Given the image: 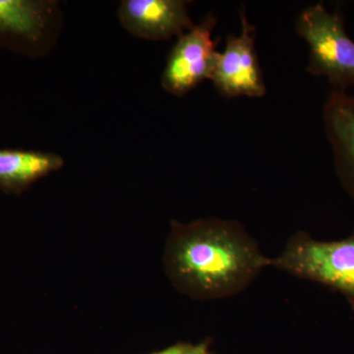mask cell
Instances as JSON below:
<instances>
[{"label":"cell","mask_w":354,"mask_h":354,"mask_svg":"<svg viewBox=\"0 0 354 354\" xmlns=\"http://www.w3.org/2000/svg\"><path fill=\"white\" fill-rule=\"evenodd\" d=\"M216 25L215 15L209 13L200 24L177 39L162 76V86L167 93L181 97L209 79L220 41L212 39Z\"/></svg>","instance_id":"cell-5"},{"label":"cell","mask_w":354,"mask_h":354,"mask_svg":"<svg viewBox=\"0 0 354 354\" xmlns=\"http://www.w3.org/2000/svg\"><path fill=\"white\" fill-rule=\"evenodd\" d=\"M323 118L337 178L354 200V94L332 91L324 106Z\"/></svg>","instance_id":"cell-8"},{"label":"cell","mask_w":354,"mask_h":354,"mask_svg":"<svg viewBox=\"0 0 354 354\" xmlns=\"http://www.w3.org/2000/svg\"><path fill=\"white\" fill-rule=\"evenodd\" d=\"M297 31L309 46V73L326 77L335 90L354 88V41L341 13L322 3L307 7L298 16Z\"/></svg>","instance_id":"cell-3"},{"label":"cell","mask_w":354,"mask_h":354,"mask_svg":"<svg viewBox=\"0 0 354 354\" xmlns=\"http://www.w3.org/2000/svg\"><path fill=\"white\" fill-rule=\"evenodd\" d=\"M151 354H216L211 351L209 341L193 344L191 342H177L169 348Z\"/></svg>","instance_id":"cell-10"},{"label":"cell","mask_w":354,"mask_h":354,"mask_svg":"<svg viewBox=\"0 0 354 354\" xmlns=\"http://www.w3.org/2000/svg\"><path fill=\"white\" fill-rule=\"evenodd\" d=\"M241 32L228 35L225 50L216 53L209 80L223 97H263L266 93L262 70L255 50V28L242 9Z\"/></svg>","instance_id":"cell-6"},{"label":"cell","mask_w":354,"mask_h":354,"mask_svg":"<svg viewBox=\"0 0 354 354\" xmlns=\"http://www.w3.org/2000/svg\"><path fill=\"white\" fill-rule=\"evenodd\" d=\"M62 28V11L53 0H0V48L41 58L53 50Z\"/></svg>","instance_id":"cell-4"},{"label":"cell","mask_w":354,"mask_h":354,"mask_svg":"<svg viewBox=\"0 0 354 354\" xmlns=\"http://www.w3.org/2000/svg\"><path fill=\"white\" fill-rule=\"evenodd\" d=\"M271 266L337 291L354 312V232L335 241H317L308 232H295Z\"/></svg>","instance_id":"cell-2"},{"label":"cell","mask_w":354,"mask_h":354,"mask_svg":"<svg viewBox=\"0 0 354 354\" xmlns=\"http://www.w3.org/2000/svg\"><path fill=\"white\" fill-rule=\"evenodd\" d=\"M183 0H123L118 17L123 29L147 41H167L194 27Z\"/></svg>","instance_id":"cell-7"},{"label":"cell","mask_w":354,"mask_h":354,"mask_svg":"<svg viewBox=\"0 0 354 354\" xmlns=\"http://www.w3.org/2000/svg\"><path fill=\"white\" fill-rule=\"evenodd\" d=\"M64 165V158L57 153L0 149V190L6 194L21 195Z\"/></svg>","instance_id":"cell-9"},{"label":"cell","mask_w":354,"mask_h":354,"mask_svg":"<svg viewBox=\"0 0 354 354\" xmlns=\"http://www.w3.org/2000/svg\"><path fill=\"white\" fill-rule=\"evenodd\" d=\"M164 254L165 274L179 292L196 300L234 297L272 264L239 221H172Z\"/></svg>","instance_id":"cell-1"}]
</instances>
